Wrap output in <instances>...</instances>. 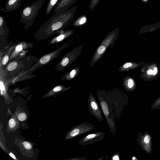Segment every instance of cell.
I'll use <instances>...</instances> for the list:
<instances>
[{
	"label": "cell",
	"mask_w": 160,
	"mask_h": 160,
	"mask_svg": "<svg viewBox=\"0 0 160 160\" xmlns=\"http://www.w3.org/2000/svg\"><path fill=\"white\" fill-rule=\"evenodd\" d=\"M77 8L75 6L67 10L58 17L55 15L51 16L38 30L36 38L45 39L63 30L73 19Z\"/></svg>",
	"instance_id": "cell-1"
},
{
	"label": "cell",
	"mask_w": 160,
	"mask_h": 160,
	"mask_svg": "<svg viewBox=\"0 0 160 160\" xmlns=\"http://www.w3.org/2000/svg\"><path fill=\"white\" fill-rule=\"evenodd\" d=\"M45 0H38L29 6L25 7L20 12V22L24 23L26 30L30 27L38 15L39 11Z\"/></svg>",
	"instance_id": "cell-2"
},
{
	"label": "cell",
	"mask_w": 160,
	"mask_h": 160,
	"mask_svg": "<svg viewBox=\"0 0 160 160\" xmlns=\"http://www.w3.org/2000/svg\"><path fill=\"white\" fill-rule=\"evenodd\" d=\"M119 32L118 28L109 32L98 47L93 56L90 66L92 67L102 56L107 48L113 44L116 40Z\"/></svg>",
	"instance_id": "cell-3"
},
{
	"label": "cell",
	"mask_w": 160,
	"mask_h": 160,
	"mask_svg": "<svg viewBox=\"0 0 160 160\" xmlns=\"http://www.w3.org/2000/svg\"><path fill=\"white\" fill-rule=\"evenodd\" d=\"M140 70L141 72L140 78L146 81L155 80L160 77V69L155 62L144 63Z\"/></svg>",
	"instance_id": "cell-4"
},
{
	"label": "cell",
	"mask_w": 160,
	"mask_h": 160,
	"mask_svg": "<svg viewBox=\"0 0 160 160\" xmlns=\"http://www.w3.org/2000/svg\"><path fill=\"white\" fill-rule=\"evenodd\" d=\"M84 44H82L68 52L61 59L55 67V69L61 71L72 64L79 56L82 50Z\"/></svg>",
	"instance_id": "cell-5"
},
{
	"label": "cell",
	"mask_w": 160,
	"mask_h": 160,
	"mask_svg": "<svg viewBox=\"0 0 160 160\" xmlns=\"http://www.w3.org/2000/svg\"><path fill=\"white\" fill-rule=\"evenodd\" d=\"M70 43V42L65 43L54 51L43 56L39 59L37 62L28 71H32L36 70L49 63L54 59L58 57L62 51L68 46Z\"/></svg>",
	"instance_id": "cell-6"
},
{
	"label": "cell",
	"mask_w": 160,
	"mask_h": 160,
	"mask_svg": "<svg viewBox=\"0 0 160 160\" xmlns=\"http://www.w3.org/2000/svg\"><path fill=\"white\" fill-rule=\"evenodd\" d=\"M137 140L141 149L148 154L151 153L152 150V137L148 132L145 131L144 134L139 133Z\"/></svg>",
	"instance_id": "cell-7"
},
{
	"label": "cell",
	"mask_w": 160,
	"mask_h": 160,
	"mask_svg": "<svg viewBox=\"0 0 160 160\" xmlns=\"http://www.w3.org/2000/svg\"><path fill=\"white\" fill-rule=\"evenodd\" d=\"M77 0H61L56 5L54 9L55 16L58 17L63 13Z\"/></svg>",
	"instance_id": "cell-8"
},
{
	"label": "cell",
	"mask_w": 160,
	"mask_h": 160,
	"mask_svg": "<svg viewBox=\"0 0 160 160\" xmlns=\"http://www.w3.org/2000/svg\"><path fill=\"white\" fill-rule=\"evenodd\" d=\"M74 30H63L58 33L57 36L51 39L49 41V44H52L58 43L71 36Z\"/></svg>",
	"instance_id": "cell-9"
},
{
	"label": "cell",
	"mask_w": 160,
	"mask_h": 160,
	"mask_svg": "<svg viewBox=\"0 0 160 160\" xmlns=\"http://www.w3.org/2000/svg\"><path fill=\"white\" fill-rule=\"evenodd\" d=\"M144 63L143 61L137 62L134 61L128 62H125L121 65L118 69L120 72L123 71H128L130 70L134 69Z\"/></svg>",
	"instance_id": "cell-10"
},
{
	"label": "cell",
	"mask_w": 160,
	"mask_h": 160,
	"mask_svg": "<svg viewBox=\"0 0 160 160\" xmlns=\"http://www.w3.org/2000/svg\"><path fill=\"white\" fill-rule=\"evenodd\" d=\"M122 83L124 88L128 92L133 91L136 87V83L134 78L128 75L124 78Z\"/></svg>",
	"instance_id": "cell-11"
},
{
	"label": "cell",
	"mask_w": 160,
	"mask_h": 160,
	"mask_svg": "<svg viewBox=\"0 0 160 160\" xmlns=\"http://www.w3.org/2000/svg\"><path fill=\"white\" fill-rule=\"evenodd\" d=\"M22 0H7L3 10L7 12L16 10L20 6Z\"/></svg>",
	"instance_id": "cell-12"
},
{
	"label": "cell",
	"mask_w": 160,
	"mask_h": 160,
	"mask_svg": "<svg viewBox=\"0 0 160 160\" xmlns=\"http://www.w3.org/2000/svg\"><path fill=\"white\" fill-rule=\"evenodd\" d=\"M80 70V67L78 66L72 69V70L64 75L62 78V80H71L78 74Z\"/></svg>",
	"instance_id": "cell-13"
},
{
	"label": "cell",
	"mask_w": 160,
	"mask_h": 160,
	"mask_svg": "<svg viewBox=\"0 0 160 160\" xmlns=\"http://www.w3.org/2000/svg\"><path fill=\"white\" fill-rule=\"evenodd\" d=\"M160 27V22L148 26H145L140 28L139 34H143L148 32H152Z\"/></svg>",
	"instance_id": "cell-14"
},
{
	"label": "cell",
	"mask_w": 160,
	"mask_h": 160,
	"mask_svg": "<svg viewBox=\"0 0 160 160\" xmlns=\"http://www.w3.org/2000/svg\"><path fill=\"white\" fill-rule=\"evenodd\" d=\"M88 20L86 16L84 14L82 15L74 20L72 25L76 27L82 26L87 23Z\"/></svg>",
	"instance_id": "cell-15"
},
{
	"label": "cell",
	"mask_w": 160,
	"mask_h": 160,
	"mask_svg": "<svg viewBox=\"0 0 160 160\" xmlns=\"http://www.w3.org/2000/svg\"><path fill=\"white\" fill-rule=\"evenodd\" d=\"M9 31L6 24L4 17L0 16V34L1 36L7 35Z\"/></svg>",
	"instance_id": "cell-16"
},
{
	"label": "cell",
	"mask_w": 160,
	"mask_h": 160,
	"mask_svg": "<svg viewBox=\"0 0 160 160\" xmlns=\"http://www.w3.org/2000/svg\"><path fill=\"white\" fill-rule=\"evenodd\" d=\"M61 0H49L46 8L45 14L48 15L52 9Z\"/></svg>",
	"instance_id": "cell-17"
},
{
	"label": "cell",
	"mask_w": 160,
	"mask_h": 160,
	"mask_svg": "<svg viewBox=\"0 0 160 160\" xmlns=\"http://www.w3.org/2000/svg\"><path fill=\"white\" fill-rule=\"evenodd\" d=\"M71 87V86L70 87L66 88L64 86L62 85H58L55 87L52 90L51 92L49 93H55L57 92H58L60 91H62L63 90H67Z\"/></svg>",
	"instance_id": "cell-18"
},
{
	"label": "cell",
	"mask_w": 160,
	"mask_h": 160,
	"mask_svg": "<svg viewBox=\"0 0 160 160\" xmlns=\"http://www.w3.org/2000/svg\"><path fill=\"white\" fill-rule=\"evenodd\" d=\"M18 63L15 61H13L10 63L7 66V69L8 71H12L17 68Z\"/></svg>",
	"instance_id": "cell-19"
},
{
	"label": "cell",
	"mask_w": 160,
	"mask_h": 160,
	"mask_svg": "<svg viewBox=\"0 0 160 160\" xmlns=\"http://www.w3.org/2000/svg\"><path fill=\"white\" fill-rule=\"evenodd\" d=\"M101 106L104 114L108 116L109 114V110L106 103L103 101L101 103Z\"/></svg>",
	"instance_id": "cell-20"
},
{
	"label": "cell",
	"mask_w": 160,
	"mask_h": 160,
	"mask_svg": "<svg viewBox=\"0 0 160 160\" xmlns=\"http://www.w3.org/2000/svg\"><path fill=\"white\" fill-rule=\"evenodd\" d=\"M151 108L154 109H160V97L152 103Z\"/></svg>",
	"instance_id": "cell-21"
},
{
	"label": "cell",
	"mask_w": 160,
	"mask_h": 160,
	"mask_svg": "<svg viewBox=\"0 0 160 160\" xmlns=\"http://www.w3.org/2000/svg\"><path fill=\"white\" fill-rule=\"evenodd\" d=\"M101 0H91L89 6L90 10L92 11Z\"/></svg>",
	"instance_id": "cell-22"
},
{
	"label": "cell",
	"mask_w": 160,
	"mask_h": 160,
	"mask_svg": "<svg viewBox=\"0 0 160 160\" xmlns=\"http://www.w3.org/2000/svg\"><path fill=\"white\" fill-rule=\"evenodd\" d=\"M9 56L8 54H6L3 57L2 61V65H5L7 63L9 59Z\"/></svg>",
	"instance_id": "cell-23"
},
{
	"label": "cell",
	"mask_w": 160,
	"mask_h": 160,
	"mask_svg": "<svg viewBox=\"0 0 160 160\" xmlns=\"http://www.w3.org/2000/svg\"><path fill=\"white\" fill-rule=\"evenodd\" d=\"M18 118L21 121H24L27 118V115L24 113H20L18 116Z\"/></svg>",
	"instance_id": "cell-24"
},
{
	"label": "cell",
	"mask_w": 160,
	"mask_h": 160,
	"mask_svg": "<svg viewBox=\"0 0 160 160\" xmlns=\"http://www.w3.org/2000/svg\"><path fill=\"white\" fill-rule=\"evenodd\" d=\"M16 122L14 119H11L9 121L8 125L11 128H13L16 125Z\"/></svg>",
	"instance_id": "cell-25"
},
{
	"label": "cell",
	"mask_w": 160,
	"mask_h": 160,
	"mask_svg": "<svg viewBox=\"0 0 160 160\" xmlns=\"http://www.w3.org/2000/svg\"><path fill=\"white\" fill-rule=\"evenodd\" d=\"M23 145L24 148L27 149H30L32 147L31 144L27 142H23Z\"/></svg>",
	"instance_id": "cell-26"
},
{
	"label": "cell",
	"mask_w": 160,
	"mask_h": 160,
	"mask_svg": "<svg viewBox=\"0 0 160 160\" xmlns=\"http://www.w3.org/2000/svg\"><path fill=\"white\" fill-rule=\"evenodd\" d=\"M79 132L78 129H75L71 132L70 135L72 137H74L77 135L79 133Z\"/></svg>",
	"instance_id": "cell-27"
},
{
	"label": "cell",
	"mask_w": 160,
	"mask_h": 160,
	"mask_svg": "<svg viewBox=\"0 0 160 160\" xmlns=\"http://www.w3.org/2000/svg\"><path fill=\"white\" fill-rule=\"evenodd\" d=\"M91 105L92 108L94 110H96L98 108L97 105L95 102H92L91 103Z\"/></svg>",
	"instance_id": "cell-28"
},
{
	"label": "cell",
	"mask_w": 160,
	"mask_h": 160,
	"mask_svg": "<svg viewBox=\"0 0 160 160\" xmlns=\"http://www.w3.org/2000/svg\"><path fill=\"white\" fill-rule=\"evenodd\" d=\"M22 49V46L21 45H19L16 48V50L18 52L20 51Z\"/></svg>",
	"instance_id": "cell-29"
},
{
	"label": "cell",
	"mask_w": 160,
	"mask_h": 160,
	"mask_svg": "<svg viewBox=\"0 0 160 160\" xmlns=\"http://www.w3.org/2000/svg\"><path fill=\"white\" fill-rule=\"evenodd\" d=\"M95 135L94 134H91L88 135L87 138H94L95 136Z\"/></svg>",
	"instance_id": "cell-30"
},
{
	"label": "cell",
	"mask_w": 160,
	"mask_h": 160,
	"mask_svg": "<svg viewBox=\"0 0 160 160\" xmlns=\"http://www.w3.org/2000/svg\"><path fill=\"white\" fill-rule=\"evenodd\" d=\"M9 155L11 156L14 159H16V157L15 156V155L12 153V152H10V153H9Z\"/></svg>",
	"instance_id": "cell-31"
},
{
	"label": "cell",
	"mask_w": 160,
	"mask_h": 160,
	"mask_svg": "<svg viewBox=\"0 0 160 160\" xmlns=\"http://www.w3.org/2000/svg\"><path fill=\"white\" fill-rule=\"evenodd\" d=\"M113 160H119V158L118 156H115L113 157Z\"/></svg>",
	"instance_id": "cell-32"
},
{
	"label": "cell",
	"mask_w": 160,
	"mask_h": 160,
	"mask_svg": "<svg viewBox=\"0 0 160 160\" xmlns=\"http://www.w3.org/2000/svg\"><path fill=\"white\" fill-rule=\"evenodd\" d=\"M136 157H133L132 158L133 160H135V159Z\"/></svg>",
	"instance_id": "cell-33"
},
{
	"label": "cell",
	"mask_w": 160,
	"mask_h": 160,
	"mask_svg": "<svg viewBox=\"0 0 160 160\" xmlns=\"http://www.w3.org/2000/svg\"><path fill=\"white\" fill-rule=\"evenodd\" d=\"M143 0V1H147L148 0Z\"/></svg>",
	"instance_id": "cell-34"
},
{
	"label": "cell",
	"mask_w": 160,
	"mask_h": 160,
	"mask_svg": "<svg viewBox=\"0 0 160 160\" xmlns=\"http://www.w3.org/2000/svg\"><path fill=\"white\" fill-rule=\"evenodd\" d=\"M159 11H160V10H159Z\"/></svg>",
	"instance_id": "cell-35"
},
{
	"label": "cell",
	"mask_w": 160,
	"mask_h": 160,
	"mask_svg": "<svg viewBox=\"0 0 160 160\" xmlns=\"http://www.w3.org/2000/svg\"></svg>",
	"instance_id": "cell-36"
}]
</instances>
